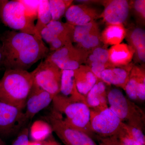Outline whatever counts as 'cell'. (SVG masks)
Instances as JSON below:
<instances>
[{"label":"cell","mask_w":145,"mask_h":145,"mask_svg":"<svg viewBox=\"0 0 145 145\" xmlns=\"http://www.w3.org/2000/svg\"><path fill=\"white\" fill-rule=\"evenodd\" d=\"M103 11L100 17L108 24H123L128 17L129 4L126 0H110L103 2Z\"/></svg>","instance_id":"cell-12"},{"label":"cell","mask_w":145,"mask_h":145,"mask_svg":"<svg viewBox=\"0 0 145 145\" xmlns=\"http://www.w3.org/2000/svg\"><path fill=\"white\" fill-rule=\"evenodd\" d=\"M75 84L77 89L85 97L89 91L96 84L99 79L86 65H82L74 71Z\"/></svg>","instance_id":"cell-19"},{"label":"cell","mask_w":145,"mask_h":145,"mask_svg":"<svg viewBox=\"0 0 145 145\" xmlns=\"http://www.w3.org/2000/svg\"><path fill=\"white\" fill-rule=\"evenodd\" d=\"M124 90L130 100L140 102H144V69L137 66H133L131 71L128 80Z\"/></svg>","instance_id":"cell-13"},{"label":"cell","mask_w":145,"mask_h":145,"mask_svg":"<svg viewBox=\"0 0 145 145\" xmlns=\"http://www.w3.org/2000/svg\"><path fill=\"white\" fill-rule=\"evenodd\" d=\"M92 62L100 63L106 65L110 67H113L110 63L108 49L105 47H98L88 52L86 65Z\"/></svg>","instance_id":"cell-26"},{"label":"cell","mask_w":145,"mask_h":145,"mask_svg":"<svg viewBox=\"0 0 145 145\" xmlns=\"http://www.w3.org/2000/svg\"><path fill=\"white\" fill-rule=\"evenodd\" d=\"M65 16L66 23L74 27L95 21L99 18V14L95 8L86 4H79L71 6Z\"/></svg>","instance_id":"cell-15"},{"label":"cell","mask_w":145,"mask_h":145,"mask_svg":"<svg viewBox=\"0 0 145 145\" xmlns=\"http://www.w3.org/2000/svg\"><path fill=\"white\" fill-rule=\"evenodd\" d=\"M43 145H61V144L60 143L55 141L54 139H52L48 141H45L44 144Z\"/></svg>","instance_id":"cell-32"},{"label":"cell","mask_w":145,"mask_h":145,"mask_svg":"<svg viewBox=\"0 0 145 145\" xmlns=\"http://www.w3.org/2000/svg\"><path fill=\"white\" fill-rule=\"evenodd\" d=\"M54 98L50 93L33 84L27 99L26 110L24 112L26 121L48 106Z\"/></svg>","instance_id":"cell-11"},{"label":"cell","mask_w":145,"mask_h":145,"mask_svg":"<svg viewBox=\"0 0 145 145\" xmlns=\"http://www.w3.org/2000/svg\"><path fill=\"white\" fill-rule=\"evenodd\" d=\"M0 145H3L2 142L1 140H0Z\"/></svg>","instance_id":"cell-35"},{"label":"cell","mask_w":145,"mask_h":145,"mask_svg":"<svg viewBox=\"0 0 145 145\" xmlns=\"http://www.w3.org/2000/svg\"><path fill=\"white\" fill-rule=\"evenodd\" d=\"M99 145H123L116 136L101 137L98 136Z\"/></svg>","instance_id":"cell-31"},{"label":"cell","mask_w":145,"mask_h":145,"mask_svg":"<svg viewBox=\"0 0 145 145\" xmlns=\"http://www.w3.org/2000/svg\"><path fill=\"white\" fill-rule=\"evenodd\" d=\"M45 141H35L32 142H29V145H43L44 144Z\"/></svg>","instance_id":"cell-33"},{"label":"cell","mask_w":145,"mask_h":145,"mask_svg":"<svg viewBox=\"0 0 145 145\" xmlns=\"http://www.w3.org/2000/svg\"><path fill=\"white\" fill-rule=\"evenodd\" d=\"M0 21L14 31L40 37L34 24L20 1L0 0Z\"/></svg>","instance_id":"cell-4"},{"label":"cell","mask_w":145,"mask_h":145,"mask_svg":"<svg viewBox=\"0 0 145 145\" xmlns=\"http://www.w3.org/2000/svg\"><path fill=\"white\" fill-rule=\"evenodd\" d=\"M126 33L123 24H108L101 34V41L106 45L119 44L126 37Z\"/></svg>","instance_id":"cell-22"},{"label":"cell","mask_w":145,"mask_h":145,"mask_svg":"<svg viewBox=\"0 0 145 145\" xmlns=\"http://www.w3.org/2000/svg\"><path fill=\"white\" fill-rule=\"evenodd\" d=\"M133 8L137 13V15L143 20L145 18V0H136L133 2Z\"/></svg>","instance_id":"cell-30"},{"label":"cell","mask_w":145,"mask_h":145,"mask_svg":"<svg viewBox=\"0 0 145 145\" xmlns=\"http://www.w3.org/2000/svg\"><path fill=\"white\" fill-rule=\"evenodd\" d=\"M132 63L127 65L106 69L101 74V80L109 85H113L125 90L128 80Z\"/></svg>","instance_id":"cell-17"},{"label":"cell","mask_w":145,"mask_h":145,"mask_svg":"<svg viewBox=\"0 0 145 145\" xmlns=\"http://www.w3.org/2000/svg\"><path fill=\"white\" fill-rule=\"evenodd\" d=\"M1 47H2L1 44H0V48H1Z\"/></svg>","instance_id":"cell-36"},{"label":"cell","mask_w":145,"mask_h":145,"mask_svg":"<svg viewBox=\"0 0 145 145\" xmlns=\"http://www.w3.org/2000/svg\"><path fill=\"white\" fill-rule=\"evenodd\" d=\"M25 7L27 13L31 18L37 19V10L40 1H27L20 0Z\"/></svg>","instance_id":"cell-28"},{"label":"cell","mask_w":145,"mask_h":145,"mask_svg":"<svg viewBox=\"0 0 145 145\" xmlns=\"http://www.w3.org/2000/svg\"><path fill=\"white\" fill-rule=\"evenodd\" d=\"M107 99L110 109L126 124L143 129L145 114L135 103L124 96L121 91L114 88L107 91Z\"/></svg>","instance_id":"cell-5"},{"label":"cell","mask_w":145,"mask_h":145,"mask_svg":"<svg viewBox=\"0 0 145 145\" xmlns=\"http://www.w3.org/2000/svg\"><path fill=\"white\" fill-rule=\"evenodd\" d=\"M59 93L71 101L86 103L85 97L78 91L76 87L74 71L61 70Z\"/></svg>","instance_id":"cell-18"},{"label":"cell","mask_w":145,"mask_h":145,"mask_svg":"<svg viewBox=\"0 0 145 145\" xmlns=\"http://www.w3.org/2000/svg\"><path fill=\"white\" fill-rule=\"evenodd\" d=\"M108 51L110 63L112 67L129 64L134 56L132 48L123 43L112 46Z\"/></svg>","instance_id":"cell-20"},{"label":"cell","mask_w":145,"mask_h":145,"mask_svg":"<svg viewBox=\"0 0 145 145\" xmlns=\"http://www.w3.org/2000/svg\"><path fill=\"white\" fill-rule=\"evenodd\" d=\"M52 20L60 21L68 8L72 5V0H48Z\"/></svg>","instance_id":"cell-24"},{"label":"cell","mask_w":145,"mask_h":145,"mask_svg":"<svg viewBox=\"0 0 145 145\" xmlns=\"http://www.w3.org/2000/svg\"><path fill=\"white\" fill-rule=\"evenodd\" d=\"M31 73L34 85L54 97L59 93L61 70L57 66L44 59Z\"/></svg>","instance_id":"cell-8"},{"label":"cell","mask_w":145,"mask_h":145,"mask_svg":"<svg viewBox=\"0 0 145 145\" xmlns=\"http://www.w3.org/2000/svg\"><path fill=\"white\" fill-rule=\"evenodd\" d=\"M52 20L49 1L40 0L37 10V22L35 27L40 34L41 31Z\"/></svg>","instance_id":"cell-23"},{"label":"cell","mask_w":145,"mask_h":145,"mask_svg":"<svg viewBox=\"0 0 145 145\" xmlns=\"http://www.w3.org/2000/svg\"><path fill=\"white\" fill-rule=\"evenodd\" d=\"M102 43L99 28L91 32L76 46L85 52H89L94 48L101 46Z\"/></svg>","instance_id":"cell-25"},{"label":"cell","mask_w":145,"mask_h":145,"mask_svg":"<svg viewBox=\"0 0 145 145\" xmlns=\"http://www.w3.org/2000/svg\"><path fill=\"white\" fill-rule=\"evenodd\" d=\"M88 52L69 44L54 52H49L45 59L52 63L61 70L75 71L85 63Z\"/></svg>","instance_id":"cell-9"},{"label":"cell","mask_w":145,"mask_h":145,"mask_svg":"<svg viewBox=\"0 0 145 145\" xmlns=\"http://www.w3.org/2000/svg\"><path fill=\"white\" fill-rule=\"evenodd\" d=\"M33 85L31 72L20 69H6L0 80V101L23 110Z\"/></svg>","instance_id":"cell-2"},{"label":"cell","mask_w":145,"mask_h":145,"mask_svg":"<svg viewBox=\"0 0 145 145\" xmlns=\"http://www.w3.org/2000/svg\"><path fill=\"white\" fill-rule=\"evenodd\" d=\"M74 26L60 21L51 20L40 33L41 38L48 44L55 39L72 43Z\"/></svg>","instance_id":"cell-14"},{"label":"cell","mask_w":145,"mask_h":145,"mask_svg":"<svg viewBox=\"0 0 145 145\" xmlns=\"http://www.w3.org/2000/svg\"><path fill=\"white\" fill-rule=\"evenodd\" d=\"M29 131L27 128L22 130L14 140L12 145H29Z\"/></svg>","instance_id":"cell-29"},{"label":"cell","mask_w":145,"mask_h":145,"mask_svg":"<svg viewBox=\"0 0 145 145\" xmlns=\"http://www.w3.org/2000/svg\"><path fill=\"white\" fill-rule=\"evenodd\" d=\"M53 109L66 116L65 121L71 126L93 138L94 135L90 124V110L86 103L71 101L60 93L52 101Z\"/></svg>","instance_id":"cell-3"},{"label":"cell","mask_w":145,"mask_h":145,"mask_svg":"<svg viewBox=\"0 0 145 145\" xmlns=\"http://www.w3.org/2000/svg\"><path fill=\"white\" fill-rule=\"evenodd\" d=\"M3 59V55L2 48L1 47V48H0V65H1L2 63Z\"/></svg>","instance_id":"cell-34"},{"label":"cell","mask_w":145,"mask_h":145,"mask_svg":"<svg viewBox=\"0 0 145 145\" xmlns=\"http://www.w3.org/2000/svg\"><path fill=\"white\" fill-rule=\"evenodd\" d=\"M47 119L52 131L65 145H99L90 136L66 123L61 114L54 109Z\"/></svg>","instance_id":"cell-6"},{"label":"cell","mask_w":145,"mask_h":145,"mask_svg":"<svg viewBox=\"0 0 145 145\" xmlns=\"http://www.w3.org/2000/svg\"><path fill=\"white\" fill-rule=\"evenodd\" d=\"M90 110V124L92 131L98 136L117 137L126 127L122 121L109 108L103 111Z\"/></svg>","instance_id":"cell-7"},{"label":"cell","mask_w":145,"mask_h":145,"mask_svg":"<svg viewBox=\"0 0 145 145\" xmlns=\"http://www.w3.org/2000/svg\"><path fill=\"white\" fill-rule=\"evenodd\" d=\"M86 101L90 110L99 112L108 108L107 91L105 83L101 80L97 81L86 96Z\"/></svg>","instance_id":"cell-16"},{"label":"cell","mask_w":145,"mask_h":145,"mask_svg":"<svg viewBox=\"0 0 145 145\" xmlns=\"http://www.w3.org/2000/svg\"><path fill=\"white\" fill-rule=\"evenodd\" d=\"M99 28L98 24L95 21L84 25L74 26L72 35V42L76 43L77 44L80 43L91 32Z\"/></svg>","instance_id":"cell-27"},{"label":"cell","mask_w":145,"mask_h":145,"mask_svg":"<svg viewBox=\"0 0 145 145\" xmlns=\"http://www.w3.org/2000/svg\"><path fill=\"white\" fill-rule=\"evenodd\" d=\"M6 69L28 70L39 60L45 59L48 48L40 37L23 32L7 30L0 35Z\"/></svg>","instance_id":"cell-1"},{"label":"cell","mask_w":145,"mask_h":145,"mask_svg":"<svg viewBox=\"0 0 145 145\" xmlns=\"http://www.w3.org/2000/svg\"><path fill=\"white\" fill-rule=\"evenodd\" d=\"M26 122L22 110L0 101V133H14Z\"/></svg>","instance_id":"cell-10"},{"label":"cell","mask_w":145,"mask_h":145,"mask_svg":"<svg viewBox=\"0 0 145 145\" xmlns=\"http://www.w3.org/2000/svg\"><path fill=\"white\" fill-rule=\"evenodd\" d=\"M129 46L134 52L136 61L145 62V31L143 29L136 27L126 33V37Z\"/></svg>","instance_id":"cell-21"}]
</instances>
